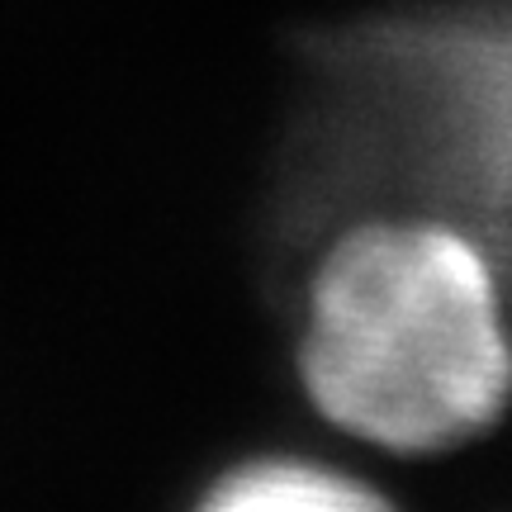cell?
Segmentation results:
<instances>
[{
  "mask_svg": "<svg viewBox=\"0 0 512 512\" xmlns=\"http://www.w3.org/2000/svg\"><path fill=\"white\" fill-rule=\"evenodd\" d=\"M185 512H408L380 465L332 441L252 446L204 479Z\"/></svg>",
  "mask_w": 512,
  "mask_h": 512,
  "instance_id": "cell-2",
  "label": "cell"
},
{
  "mask_svg": "<svg viewBox=\"0 0 512 512\" xmlns=\"http://www.w3.org/2000/svg\"><path fill=\"white\" fill-rule=\"evenodd\" d=\"M290 375L313 437L380 470L475 451L512 418V280L441 209L351 214L304 261Z\"/></svg>",
  "mask_w": 512,
  "mask_h": 512,
  "instance_id": "cell-1",
  "label": "cell"
}]
</instances>
